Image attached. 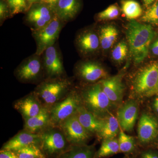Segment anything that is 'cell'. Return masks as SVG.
Masks as SVG:
<instances>
[{
  "mask_svg": "<svg viewBox=\"0 0 158 158\" xmlns=\"http://www.w3.org/2000/svg\"><path fill=\"white\" fill-rule=\"evenodd\" d=\"M79 90L82 105L94 115L102 118L110 109L112 102L99 82L87 85Z\"/></svg>",
  "mask_w": 158,
  "mask_h": 158,
  "instance_id": "obj_3",
  "label": "cell"
},
{
  "mask_svg": "<svg viewBox=\"0 0 158 158\" xmlns=\"http://www.w3.org/2000/svg\"><path fill=\"white\" fill-rule=\"evenodd\" d=\"M153 106L155 110L156 111L157 113H158V97L156 98L155 99Z\"/></svg>",
  "mask_w": 158,
  "mask_h": 158,
  "instance_id": "obj_39",
  "label": "cell"
},
{
  "mask_svg": "<svg viewBox=\"0 0 158 158\" xmlns=\"http://www.w3.org/2000/svg\"><path fill=\"white\" fill-rule=\"evenodd\" d=\"M118 31L113 25L105 26L99 30L100 47L103 50H107L113 46L117 40Z\"/></svg>",
  "mask_w": 158,
  "mask_h": 158,
  "instance_id": "obj_23",
  "label": "cell"
},
{
  "mask_svg": "<svg viewBox=\"0 0 158 158\" xmlns=\"http://www.w3.org/2000/svg\"><path fill=\"white\" fill-rule=\"evenodd\" d=\"M118 140L120 152L131 154L136 151L137 144L135 138L126 134L121 127Z\"/></svg>",
  "mask_w": 158,
  "mask_h": 158,
  "instance_id": "obj_27",
  "label": "cell"
},
{
  "mask_svg": "<svg viewBox=\"0 0 158 158\" xmlns=\"http://www.w3.org/2000/svg\"><path fill=\"white\" fill-rule=\"evenodd\" d=\"M14 75L21 83L39 84L45 79L41 55L35 53L24 59L15 69Z\"/></svg>",
  "mask_w": 158,
  "mask_h": 158,
  "instance_id": "obj_6",
  "label": "cell"
},
{
  "mask_svg": "<svg viewBox=\"0 0 158 158\" xmlns=\"http://www.w3.org/2000/svg\"><path fill=\"white\" fill-rule=\"evenodd\" d=\"M11 18V12L6 0H0V24L2 25L6 19Z\"/></svg>",
  "mask_w": 158,
  "mask_h": 158,
  "instance_id": "obj_33",
  "label": "cell"
},
{
  "mask_svg": "<svg viewBox=\"0 0 158 158\" xmlns=\"http://www.w3.org/2000/svg\"><path fill=\"white\" fill-rule=\"evenodd\" d=\"M152 53L155 56H158V38L150 46Z\"/></svg>",
  "mask_w": 158,
  "mask_h": 158,
  "instance_id": "obj_36",
  "label": "cell"
},
{
  "mask_svg": "<svg viewBox=\"0 0 158 158\" xmlns=\"http://www.w3.org/2000/svg\"><path fill=\"white\" fill-rule=\"evenodd\" d=\"M45 79L67 76L58 41L48 48L42 55Z\"/></svg>",
  "mask_w": 158,
  "mask_h": 158,
  "instance_id": "obj_10",
  "label": "cell"
},
{
  "mask_svg": "<svg viewBox=\"0 0 158 158\" xmlns=\"http://www.w3.org/2000/svg\"><path fill=\"white\" fill-rule=\"evenodd\" d=\"M40 134H33L23 129L3 144L1 149L14 152L32 144L40 146Z\"/></svg>",
  "mask_w": 158,
  "mask_h": 158,
  "instance_id": "obj_18",
  "label": "cell"
},
{
  "mask_svg": "<svg viewBox=\"0 0 158 158\" xmlns=\"http://www.w3.org/2000/svg\"><path fill=\"white\" fill-rule=\"evenodd\" d=\"M144 2V6L146 7H148L150 6L153 2L155 1V0H143Z\"/></svg>",
  "mask_w": 158,
  "mask_h": 158,
  "instance_id": "obj_38",
  "label": "cell"
},
{
  "mask_svg": "<svg viewBox=\"0 0 158 158\" xmlns=\"http://www.w3.org/2000/svg\"><path fill=\"white\" fill-rule=\"evenodd\" d=\"M120 152L118 139L116 138L102 140L99 149L94 158H105Z\"/></svg>",
  "mask_w": 158,
  "mask_h": 158,
  "instance_id": "obj_25",
  "label": "cell"
},
{
  "mask_svg": "<svg viewBox=\"0 0 158 158\" xmlns=\"http://www.w3.org/2000/svg\"><path fill=\"white\" fill-rule=\"evenodd\" d=\"M81 7V0H58L54 9L57 16L66 24L75 18Z\"/></svg>",
  "mask_w": 158,
  "mask_h": 158,
  "instance_id": "obj_19",
  "label": "cell"
},
{
  "mask_svg": "<svg viewBox=\"0 0 158 158\" xmlns=\"http://www.w3.org/2000/svg\"><path fill=\"white\" fill-rule=\"evenodd\" d=\"M138 116V106L135 101H129L119 108L117 119L122 129L127 132L133 131Z\"/></svg>",
  "mask_w": 158,
  "mask_h": 158,
  "instance_id": "obj_16",
  "label": "cell"
},
{
  "mask_svg": "<svg viewBox=\"0 0 158 158\" xmlns=\"http://www.w3.org/2000/svg\"><path fill=\"white\" fill-rule=\"evenodd\" d=\"M14 152L18 158H46L38 144H31Z\"/></svg>",
  "mask_w": 158,
  "mask_h": 158,
  "instance_id": "obj_28",
  "label": "cell"
},
{
  "mask_svg": "<svg viewBox=\"0 0 158 158\" xmlns=\"http://www.w3.org/2000/svg\"><path fill=\"white\" fill-rule=\"evenodd\" d=\"M0 158H18L15 153L12 151L1 149Z\"/></svg>",
  "mask_w": 158,
  "mask_h": 158,
  "instance_id": "obj_35",
  "label": "cell"
},
{
  "mask_svg": "<svg viewBox=\"0 0 158 158\" xmlns=\"http://www.w3.org/2000/svg\"><path fill=\"white\" fill-rule=\"evenodd\" d=\"M119 126L117 118L110 115L104 119L103 127L97 135L102 140L115 138L119 131Z\"/></svg>",
  "mask_w": 158,
  "mask_h": 158,
  "instance_id": "obj_24",
  "label": "cell"
},
{
  "mask_svg": "<svg viewBox=\"0 0 158 158\" xmlns=\"http://www.w3.org/2000/svg\"><path fill=\"white\" fill-rule=\"evenodd\" d=\"M73 77L67 76L46 78L37 85L33 91L43 106L49 110L73 88Z\"/></svg>",
  "mask_w": 158,
  "mask_h": 158,
  "instance_id": "obj_2",
  "label": "cell"
},
{
  "mask_svg": "<svg viewBox=\"0 0 158 158\" xmlns=\"http://www.w3.org/2000/svg\"><path fill=\"white\" fill-rule=\"evenodd\" d=\"M25 14L24 23L30 28L31 32L42 28L56 15L54 8L44 3L33 4Z\"/></svg>",
  "mask_w": 158,
  "mask_h": 158,
  "instance_id": "obj_9",
  "label": "cell"
},
{
  "mask_svg": "<svg viewBox=\"0 0 158 158\" xmlns=\"http://www.w3.org/2000/svg\"><path fill=\"white\" fill-rule=\"evenodd\" d=\"M138 158H158V152L151 149L142 151L139 155Z\"/></svg>",
  "mask_w": 158,
  "mask_h": 158,
  "instance_id": "obj_34",
  "label": "cell"
},
{
  "mask_svg": "<svg viewBox=\"0 0 158 158\" xmlns=\"http://www.w3.org/2000/svg\"><path fill=\"white\" fill-rule=\"evenodd\" d=\"M75 77L82 82L95 84L107 78V72L98 62L93 60L79 62L74 68Z\"/></svg>",
  "mask_w": 158,
  "mask_h": 158,
  "instance_id": "obj_11",
  "label": "cell"
},
{
  "mask_svg": "<svg viewBox=\"0 0 158 158\" xmlns=\"http://www.w3.org/2000/svg\"><path fill=\"white\" fill-rule=\"evenodd\" d=\"M121 8L123 12L127 19L134 20L142 14L141 5L135 0H122Z\"/></svg>",
  "mask_w": 158,
  "mask_h": 158,
  "instance_id": "obj_26",
  "label": "cell"
},
{
  "mask_svg": "<svg viewBox=\"0 0 158 158\" xmlns=\"http://www.w3.org/2000/svg\"><path fill=\"white\" fill-rule=\"evenodd\" d=\"M81 106L79 90L73 87L65 97L49 110L51 124L59 126L63 122L76 114Z\"/></svg>",
  "mask_w": 158,
  "mask_h": 158,
  "instance_id": "obj_5",
  "label": "cell"
},
{
  "mask_svg": "<svg viewBox=\"0 0 158 158\" xmlns=\"http://www.w3.org/2000/svg\"><path fill=\"white\" fill-rule=\"evenodd\" d=\"M40 135V146L46 158H59L71 145L59 127L51 126Z\"/></svg>",
  "mask_w": 158,
  "mask_h": 158,
  "instance_id": "obj_4",
  "label": "cell"
},
{
  "mask_svg": "<svg viewBox=\"0 0 158 158\" xmlns=\"http://www.w3.org/2000/svg\"><path fill=\"white\" fill-rule=\"evenodd\" d=\"M96 149L94 145H71L59 158H94Z\"/></svg>",
  "mask_w": 158,
  "mask_h": 158,
  "instance_id": "obj_22",
  "label": "cell"
},
{
  "mask_svg": "<svg viewBox=\"0 0 158 158\" xmlns=\"http://www.w3.org/2000/svg\"><path fill=\"white\" fill-rule=\"evenodd\" d=\"M9 5L11 18L20 13H25L28 10L27 0H6Z\"/></svg>",
  "mask_w": 158,
  "mask_h": 158,
  "instance_id": "obj_29",
  "label": "cell"
},
{
  "mask_svg": "<svg viewBox=\"0 0 158 158\" xmlns=\"http://www.w3.org/2000/svg\"><path fill=\"white\" fill-rule=\"evenodd\" d=\"M141 20L143 22L158 25V1L146 10Z\"/></svg>",
  "mask_w": 158,
  "mask_h": 158,
  "instance_id": "obj_30",
  "label": "cell"
},
{
  "mask_svg": "<svg viewBox=\"0 0 158 158\" xmlns=\"http://www.w3.org/2000/svg\"><path fill=\"white\" fill-rule=\"evenodd\" d=\"M13 106L24 120L37 116L44 108L33 91L15 101Z\"/></svg>",
  "mask_w": 158,
  "mask_h": 158,
  "instance_id": "obj_15",
  "label": "cell"
},
{
  "mask_svg": "<svg viewBox=\"0 0 158 158\" xmlns=\"http://www.w3.org/2000/svg\"><path fill=\"white\" fill-rule=\"evenodd\" d=\"M23 130L33 134H40L49 127L51 123L49 110L44 108L37 116L24 119Z\"/></svg>",
  "mask_w": 158,
  "mask_h": 158,
  "instance_id": "obj_21",
  "label": "cell"
},
{
  "mask_svg": "<svg viewBox=\"0 0 158 158\" xmlns=\"http://www.w3.org/2000/svg\"><path fill=\"white\" fill-rule=\"evenodd\" d=\"M75 45L83 56H89L97 52L100 47L98 34L92 29L83 30L77 34Z\"/></svg>",
  "mask_w": 158,
  "mask_h": 158,
  "instance_id": "obj_13",
  "label": "cell"
},
{
  "mask_svg": "<svg viewBox=\"0 0 158 158\" xmlns=\"http://www.w3.org/2000/svg\"><path fill=\"white\" fill-rule=\"evenodd\" d=\"M27 2L28 6V9L32 5L36 3H44L51 5V0H27Z\"/></svg>",
  "mask_w": 158,
  "mask_h": 158,
  "instance_id": "obj_37",
  "label": "cell"
},
{
  "mask_svg": "<svg viewBox=\"0 0 158 158\" xmlns=\"http://www.w3.org/2000/svg\"><path fill=\"white\" fill-rule=\"evenodd\" d=\"M58 1V0H51V6H52L54 9Z\"/></svg>",
  "mask_w": 158,
  "mask_h": 158,
  "instance_id": "obj_40",
  "label": "cell"
},
{
  "mask_svg": "<svg viewBox=\"0 0 158 158\" xmlns=\"http://www.w3.org/2000/svg\"><path fill=\"white\" fill-rule=\"evenodd\" d=\"M65 24L56 15L48 24L38 31L31 32L36 42L35 53L42 55L48 48L57 42L60 32Z\"/></svg>",
  "mask_w": 158,
  "mask_h": 158,
  "instance_id": "obj_8",
  "label": "cell"
},
{
  "mask_svg": "<svg viewBox=\"0 0 158 158\" xmlns=\"http://www.w3.org/2000/svg\"><path fill=\"white\" fill-rule=\"evenodd\" d=\"M76 115L82 125L91 136L98 134L104 124V119L87 110L82 105Z\"/></svg>",
  "mask_w": 158,
  "mask_h": 158,
  "instance_id": "obj_20",
  "label": "cell"
},
{
  "mask_svg": "<svg viewBox=\"0 0 158 158\" xmlns=\"http://www.w3.org/2000/svg\"><path fill=\"white\" fill-rule=\"evenodd\" d=\"M128 50L126 43L124 41H121L118 43L112 51V58L116 62H122L127 56Z\"/></svg>",
  "mask_w": 158,
  "mask_h": 158,
  "instance_id": "obj_31",
  "label": "cell"
},
{
  "mask_svg": "<svg viewBox=\"0 0 158 158\" xmlns=\"http://www.w3.org/2000/svg\"><path fill=\"white\" fill-rule=\"evenodd\" d=\"M122 79L123 75L120 74L99 81L112 103H119L123 98L124 87Z\"/></svg>",
  "mask_w": 158,
  "mask_h": 158,
  "instance_id": "obj_17",
  "label": "cell"
},
{
  "mask_svg": "<svg viewBox=\"0 0 158 158\" xmlns=\"http://www.w3.org/2000/svg\"><path fill=\"white\" fill-rule=\"evenodd\" d=\"M71 145L87 144L92 136L79 121L76 115L71 116L59 126Z\"/></svg>",
  "mask_w": 158,
  "mask_h": 158,
  "instance_id": "obj_12",
  "label": "cell"
},
{
  "mask_svg": "<svg viewBox=\"0 0 158 158\" xmlns=\"http://www.w3.org/2000/svg\"><path fill=\"white\" fill-rule=\"evenodd\" d=\"M136 95L149 97L158 93V62L143 67L136 75L133 82Z\"/></svg>",
  "mask_w": 158,
  "mask_h": 158,
  "instance_id": "obj_7",
  "label": "cell"
},
{
  "mask_svg": "<svg viewBox=\"0 0 158 158\" xmlns=\"http://www.w3.org/2000/svg\"><path fill=\"white\" fill-rule=\"evenodd\" d=\"M126 34L131 56L134 62L140 63L148 55L155 32L150 25L143 24L133 20L128 24Z\"/></svg>",
  "mask_w": 158,
  "mask_h": 158,
  "instance_id": "obj_1",
  "label": "cell"
},
{
  "mask_svg": "<svg viewBox=\"0 0 158 158\" xmlns=\"http://www.w3.org/2000/svg\"><path fill=\"white\" fill-rule=\"evenodd\" d=\"M136 158L135 157H132V158Z\"/></svg>",
  "mask_w": 158,
  "mask_h": 158,
  "instance_id": "obj_41",
  "label": "cell"
},
{
  "mask_svg": "<svg viewBox=\"0 0 158 158\" xmlns=\"http://www.w3.org/2000/svg\"><path fill=\"white\" fill-rule=\"evenodd\" d=\"M119 15V10L116 5H111L107 9L97 15V19L99 21L117 18Z\"/></svg>",
  "mask_w": 158,
  "mask_h": 158,
  "instance_id": "obj_32",
  "label": "cell"
},
{
  "mask_svg": "<svg viewBox=\"0 0 158 158\" xmlns=\"http://www.w3.org/2000/svg\"><path fill=\"white\" fill-rule=\"evenodd\" d=\"M138 143L147 146L154 141L158 135V123L156 118L147 113L141 115L138 127Z\"/></svg>",
  "mask_w": 158,
  "mask_h": 158,
  "instance_id": "obj_14",
  "label": "cell"
}]
</instances>
